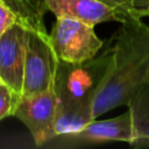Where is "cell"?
Here are the masks:
<instances>
[{
  "mask_svg": "<svg viewBox=\"0 0 149 149\" xmlns=\"http://www.w3.org/2000/svg\"><path fill=\"white\" fill-rule=\"evenodd\" d=\"M111 40L112 62L93 102V119L127 105L149 84V24L130 16Z\"/></svg>",
  "mask_w": 149,
  "mask_h": 149,
  "instance_id": "cell-1",
  "label": "cell"
},
{
  "mask_svg": "<svg viewBox=\"0 0 149 149\" xmlns=\"http://www.w3.org/2000/svg\"><path fill=\"white\" fill-rule=\"evenodd\" d=\"M112 62V40L93 58L69 63L58 59L54 90L57 98L56 135L74 132L94 120L95 95Z\"/></svg>",
  "mask_w": 149,
  "mask_h": 149,
  "instance_id": "cell-2",
  "label": "cell"
},
{
  "mask_svg": "<svg viewBox=\"0 0 149 149\" xmlns=\"http://www.w3.org/2000/svg\"><path fill=\"white\" fill-rule=\"evenodd\" d=\"M49 40L57 58L69 63L91 59L105 45L93 26L66 16L56 17Z\"/></svg>",
  "mask_w": 149,
  "mask_h": 149,
  "instance_id": "cell-3",
  "label": "cell"
},
{
  "mask_svg": "<svg viewBox=\"0 0 149 149\" xmlns=\"http://www.w3.org/2000/svg\"><path fill=\"white\" fill-rule=\"evenodd\" d=\"M58 58L51 47L49 34L28 29L22 94L44 92L54 86Z\"/></svg>",
  "mask_w": 149,
  "mask_h": 149,
  "instance_id": "cell-4",
  "label": "cell"
},
{
  "mask_svg": "<svg viewBox=\"0 0 149 149\" xmlns=\"http://www.w3.org/2000/svg\"><path fill=\"white\" fill-rule=\"evenodd\" d=\"M12 115L24 123L36 146H44L56 135L57 98L54 86L41 93L19 95Z\"/></svg>",
  "mask_w": 149,
  "mask_h": 149,
  "instance_id": "cell-5",
  "label": "cell"
},
{
  "mask_svg": "<svg viewBox=\"0 0 149 149\" xmlns=\"http://www.w3.org/2000/svg\"><path fill=\"white\" fill-rule=\"evenodd\" d=\"M133 140V125L129 112L106 120H92L78 130L57 134L47 143L58 148H83L109 142H128ZM45 143V144H47ZM44 144V146H45Z\"/></svg>",
  "mask_w": 149,
  "mask_h": 149,
  "instance_id": "cell-6",
  "label": "cell"
},
{
  "mask_svg": "<svg viewBox=\"0 0 149 149\" xmlns=\"http://www.w3.org/2000/svg\"><path fill=\"white\" fill-rule=\"evenodd\" d=\"M28 28L15 22L0 36V80L22 94Z\"/></svg>",
  "mask_w": 149,
  "mask_h": 149,
  "instance_id": "cell-7",
  "label": "cell"
},
{
  "mask_svg": "<svg viewBox=\"0 0 149 149\" xmlns=\"http://www.w3.org/2000/svg\"><path fill=\"white\" fill-rule=\"evenodd\" d=\"M43 3L45 9L56 17H72L93 27L111 21L122 23L130 17L129 12L101 0H43Z\"/></svg>",
  "mask_w": 149,
  "mask_h": 149,
  "instance_id": "cell-8",
  "label": "cell"
},
{
  "mask_svg": "<svg viewBox=\"0 0 149 149\" xmlns=\"http://www.w3.org/2000/svg\"><path fill=\"white\" fill-rule=\"evenodd\" d=\"M133 125V148H149V84L137 91L127 102Z\"/></svg>",
  "mask_w": 149,
  "mask_h": 149,
  "instance_id": "cell-9",
  "label": "cell"
},
{
  "mask_svg": "<svg viewBox=\"0 0 149 149\" xmlns=\"http://www.w3.org/2000/svg\"><path fill=\"white\" fill-rule=\"evenodd\" d=\"M5 2L19 17L20 23H22L28 29L38 30L47 33L44 26V14L45 8L40 0H1Z\"/></svg>",
  "mask_w": 149,
  "mask_h": 149,
  "instance_id": "cell-10",
  "label": "cell"
},
{
  "mask_svg": "<svg viewBox=\"0 0 149 149\" xmlns=\"http://www.w3.org/2000/svg\"><path fill=\"white\" fill-rule=\"evenodd\" d=\"M19 94L10 90L6 84H0V120L13 114Z\"/></svg>",
  "mask_w": 149,
  "mask_h": 149,
  "instance_id": "cell-11",
  "label": "cell"
},
{
  "mask_svg": "<svg viewBox=\"0 0 149 149\" xmlns=\"http://www.w3.org/2000/svg\"><path fill=\"white\" fill-rule=\"evenodd\" d=\"M15 22H20L17 15L0 0V36Z\"/></svg>",
  "mask_w": 149,
  "mask_h": 149,
  "instance_id": "cell-12",
  "label": "cell"
},
{
  "mask_svg": "<svg viewBox=\"0 0 149 149\" xmlns=\"http://www.w3.org/2000/svg\"><path fill=\"white\" fill-rule=\"evenodd\" d=\"M40 1L43 3V0H40ZM101 1L108 3V5L113 6V7H116V8L123 9V10H127V12H129V9L133 8V0H101ZM43 6H44V3H43Z\"/></svg>",
  "mask_w": 149,
  "mask_h": 149,
  "instance_id": "cell-13",
  "label": "cell"
},
{
  "mask_svg": "<svg viewBox=\"0 0 149 149\" xmlns=\"http://www.w3.org/2000/svg\"><path fill=\"white\" fill-rule=\"evenodd\" d=\"M129 15L133 17H137V19H142L146 16H149V6H144V7H133L129 9Z\"/></svg>",
  "mask_w": 149,
  "mask_h": 149,
  "instance_id": "cell-14",
  "label": "cell"
},
{
  "mask_svg": "<svg viewBox=\"0 0 149 149\" xmlns=\"http://www.w3.org/2000/svg\"><path fill=\"white\" fill-rule=\"evenodd\" d=\"M149 6V0H133V7H144Z\"/></svg>",
  "mask_w": 149,
  "mask_h": 149,
  "instance_id": "cell-15",
  "label": "cell"
},
{
  "mask_svg": "<svg viewBox=\"0 0 149 149\" xmlns=\"http://www.w3.org/2000/svg\"><path fill=\"white\" fill-rule=\"evenodd\" d=\"M1 83H2V81H1V80H0V84H1Z\"/></svg>",
  "mask_w": 149,
  "mask_h": 149,
  "instance_id": "cell-16",
  "label": "cell"
}]
</instances>
